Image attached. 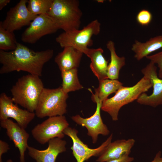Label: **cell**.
I'll return each mask as SVG.
<instances>
[{
    "mask_svg": "<svg viewBox=\"0 0 162 162\" xmlns=\"http://www.w3.org/2000/svg\"><path fill=\"white\" fill-rule=\"evenodd\" d=\"M143 76L148 79L152 84L153 92L150 95L145 93L141 94L136 100L139 104L155 107L162 105V79L158 76L157 67L151 62L141 70Z\"/></svg>",
    "mask_w": 162,
    "mask_h": 162,
    "instance_id": "13",
    "label": "cell"
},
{
    "mask_svg": "<svg viewBox=\"0 0 162 162\" xmlns=\"http://www.w3.org/2000/svg\"><path fill=\"white\" fill-rule=\"evenodd\" d=\"M69 125L64 115L49 117L35 126L32 130L31 134L38 142L44 145L52 139L63 138L65 136L63 131Z\"/></svg>",
    "mask_w": 162,
    "mask_h": 162,
    "instance_id": "7",
    "label": "cell"
},
{
    "mask_svg": "<svg viewBox=\"0 0 162 162\" xmlns=\"http://www.w3.org/2000/svg\"><path fill=\"white\" fill-rule=\"evenodd\" d=\"M28 2L27 0H20L15 6L10 8L4 20L0 22L4 29L14 32L30 25L37 16L32 14L28 10L26 6Z\"/></svg>",
    "mask_w": 162,
    "mask_h": 162,
    "instance_id": "10",
    "label": "cell"
},
{
    "mask_svg": "<svg viewBox=\"0 0 162 162\" xmlns=\"http://www.w3.org/2000/svg\"><path fill=\"white\" fill-rule=\"evenodd\" d=\"M92 98L97 104L96 111L92 116L84 118L77 115L72 116L71 118L78 124L86 128L87 135L92 137V143L94 144L97 142L99 135L107 136L109 134L110 131L101 118L100 110L102 102L93 93Z\"/></svg>",
    "mask_w": 162,
    "mask_h": 162,
    "instance_id": "9",
    "label": "cell"
},
{
    "mask_svg": "<svg viewBox=\"0 0 162 162\" xmlns=\"http://www.w3.org/2000/svg\"><path fill=\"white\" fill-rule=\"evenodd\" d=\"M134 158L129 155H125L117 159L110 160L107 162H132Z\"/></svg>",
    "mask_w": 162,
    "mask_h": 162,
    "instance_id": "28",
    "label": "cell"
},
{
    "mask_svg": "<svg viewBox=\"0 0 162 162\" xmlns=\"http://www.w3.org/2000/svg\"><path fill=\"white\" fill-rule=\"evenodd\" d=\"M152 87L150 80L143 76L132 86H122L113 97L102 102L101 109L108 113L113 121H117L119 111L122 106L137 100L141 94Z\"/></svg>",
    "mask_w": 162,
    "mask_h": 162,
    "instance_id": "3",
    "label": "cell"
},
{
    "mask_svg": "<svg viewBox=\"0 0 162 162\" xmlns=\"http://www.w3.org/2000/svg\"><path fill=\"white\" fill-rule=\"evenodd\" d=\"M135 142V140L133 138L118 140L111 142L98 156L96 161L107 162L125 155H129Z\"/></svg>",
    "mask_w": 162,
    "mask_h": 162,
    "instance_id": "16",
    "label": "cell"
},
{
    "mask_svg": "<svg viewBox=\"0 0 162 162\" xmlns=\"http://www.w3.org/2000/svg\"><path fill=\"white\" fill-rule=\"evenodd\" d=\"M17 42L14 32L4 29L0 23V50H14L16 47Z\"/></svg>",
    "mask_w": 162,
    "mask_h": 162,
    "instance_id": "23",
    "label": "cell"
},
{
    "mask_svg": "<svg viewBox=\"0 0 162 162\" xmlns=\"http://www.w3.org/2000/svg\"><path fill=\"white\" fill-rule=\"evenodd\" d=\"M48 147L44 150H39L28 146V154L36 162H56L58 155L66 151V141L55 138L48 142Z\"/></svg>",
    "mask_w": 162,
    "mask_h": 162,
    "instance_id": "15",
    "label": "cell"
},
{
    "mask_svg": "<svg viewBox=\"0 0 162 162\" xmlns=\"http://www.w3.org/2000/svg\"><path fill=\"white\" fill-rule=\"evenodd\" d=\"M61 75L62 80L61 87L65 93H68L83 88L78 78L77 68L62 71Z\"/></svg>",
    "mask_w": 162,
    "mask_h": 162,
    "instance_id": "22",
    "label": "cell"
},
{
    "mask_svg": "<svg viewBox=\"0 0 162 162\" xmlns=\"http://www.w3.org/2000/svg\"><path fill=\"white\" fill-rule=\"evenodd\" d=\"M0 125L6 130L7 135L9 139L19 149L20 162H26L25 154L28 146V141L29 134L25 129L9 118L0 120Z\"/></svg>",
    "mask_w": 162,
    "mask_h": 162,
    "instance_id": "14",
    "label": "cell"
},
{
    "mask_svg": "<svg viewBox=\"0 0 162 162\" xmlns=\"http://www.w3.org/2000/svg\"><path fill=\"white\" fill-rule=\"evenodd\" d=\"M47 14L64 32L79 29L82 13L78 0H53Z\"/></svg>",
    "mask_w": 162,
    "mask_h": 162,
    "instance_id": "4",
    "label": "cell"
},
{
    "mask_svg": "<svg viewBox=\"0 0 162 162\" xmlns=\"http://www.w3.org/2000/svg\"><path fill=\"white\" fill-rule=\"evenodd\" d=\"M65 135L70 137L73 142L70 148L77 162H84L92 156H99L108 144L112 142L113 134H111L100 146L95 148H91L84 144L77 136L78 130L68 127L63 131Z\"/></svg>",
    "mask_w": 162,
    "mask_h": 162,
    "instance_id": "11",
    "label": "cell"
},
{
    "mask_svg": "<svg viewBox=\"0 0 162 162\" xmlns=\"http://www.w3.org/2000/svg\"><path fill=\"white\" fill-rule=\"evenodd\" d=\"M100 23L95 20L81 30L64 32L56 37V40L62 48L72 47L85 54L88 47L92 44V36L100 33Z\"/></svg>",
    "mask_w": 162,
    "mask_h": 162,
    "instance_id": "6",
    "label": "cell"
},
{
    "mask_svg": "<svg viewBox=\"0 0 162 162\" xmlns=\"http://www.w3.org/2000/svg\"><path fill=\"white\" fill-rule=\"evenodd\" d=\"M146 58L156 64L159 68L158 76L159 78L162 79V51L154 54L148 56Z\"/></svg>",
    "mask_w": 162,
    "mask_h": 162,
    "instance_id": "26",
    "label": "cell"
},
{
    "mask_svg": "<svg viewBox=\"0 0 162 162\" xmlns=\"http://www.w3.org/2000/svg\"><path fill=\"white\" fill-rule=\"evenodd\" d=\"M63 48V51L57 55L54 59L61 71L77 68L83 53L70 46Z\"/></svg>",
    "mask_w": 162,
    "mask_h": 162,
    "instance_id": "18",
    "label": "cell"
},
{
    "mask_svg": "<svg viewBox=\"0 0 162 162\" xmlns=\"http://www.w3.org/2000/svg\"><path fill=\"white\" fill-rule=\"evenodd\" d=\"M34 112L19 108L11 98L4 92L0 95V120L12 118L22 128L26 129L35 116Z\"/></svg>",
    "mask_w": 162,
    "mask_h": 162,
    "instance_id": "12",
    "label": "cell"
},
{
    "mask_svg": "<svg viewBox=\"0 0 162 162\" xmlns=\"http://www.w3.org/2000/svg\"><path fill=\"white\" fill-rule=\"evenodd\" d=\"M53 0H29L27 8L32 14L38 16L46 14L52 5Z\"/></svg>",
    "mask_w": 162,
    "mask_h": 162,
    "instance_id": "24",
    "label": "cell"
},
{
    "mask_svg": "<svg viewBox=\"0 0 162 162\" xmlns=\"http://www.w3.org/2000/svg\"><path fill=\"white\" fill-rule=\"evenodd\" d=\"M104 50L101 47L88 48L85 55L90 58V67L99 81L108 79L107 76L108 61L103 55Z\"/></svg>",
    "mask_w": 162,
    "mask_h": 162,
    "instance_id": "17",
    "label": "cell"
},
{
    "mask_svg": "<svg viewBox=\"0 0 162 162\" xmlns=\"http://www.w3.org/2000/svg\"><path fill=\"white\" fill-rule=\"evenodd\" d=\"M123 86V83L116 80L104 79L99 81L98 88L95 89L94 94L101 102L108 96L117 91Z\"/></svg>",
    "mask_w": 162,
    "mask_h": 162,
    "instance_id": "21",
    "label": "cell"
},
{
    "mask_svg": "<svg viewBox=\"0 0 162 162\" xmlns=\"http://www.w3.org/2000/svg\"><path fill=\"white\" fill-rule=\"evenodd\" d=\"M10 149L9 145L7 142L0 140V162H2V156Z\"/></svg>",
    "mask_w": 162,
    "mask_h": 162,
    "instance_id": "27",
    "label": "cell"
},
{
    "mask_svg": "<svg viewBox=\"0 0 162 162\" xmlns=\"http://www.w3.org/2000/svg\"><path fill=\"white\" fill-rule=\"evenodd\" d=\"M161 152L159 151L156 154L153 160L150 162H162Z\"/></svg>",
    "mask_w": 162,
    "mask_h": 162,
    "instance_id": "29",
    "label": "cell"
},
{
    "mask_svg": "<svg viewBox=\"0 0 162 162\" xmlns=\"http://www.w3.org/2000/svg\"><path fill=\"white\" fill-rule=\"evenodd\" d=\"M97 1H98L97 2H101L102 3V2H103L104 1L103 0H101V1L98 0Z\"/></svg>",
    "mask_w": 162,
    "mask_h": 162,
    "instance_id": "32",
    "label": "cell"
},
{
    "mask_svg": "<svg viewBox=\"0 0 162 162\" xmlns=\"http://www.w3.org/2000/svg\"><path fill=\"white\" fill-rule=\"evenodd\" d=\"M10 1V0H0V10H2Z\"/></svg>",
    "mask_w": 162,
    "mask_h": 162,
    "instance_id": "30",
    "label": "cell"
},
{
    "mask_svg": "<svg viewBox=\"0 0 162 162\" xmlns=\"http://www.w3.org/2000/svg\"><path fill=\"white\" fill-rule=\"evenodd\" d=\"M53 51H34L17 42L16 49L9 52L0 50V74L24 71L41 76L44 65L52 57Z\"/></svg>",
    "mask_w": 162,
    "mask_h": 162,
    "instance_id": "1",
    "label": "cell"
},
{
    "mask_svg": "<svg viewBox=\"0 0 162 162\" xmlns=\"http://www.w3.org/2000/svg\"><path fill=\"white\" fill-rule=\"evenodd\" d=\"M39 76L28 74L19 78L10 89L14 102L34 112L44 85Z\"/></svg>",
    "mask_w": 162,
    "mask_h": 162,
    "instance_id": "2",
    "label": "cell"
},
{
    "mask_svg": "<svg viewBox=\"0 0 162 162\" xmlns=\"http://www.w3.org/2000/svg\"><path fill=\"white\" fill-rule=\"evenodd\" d=\"M106 46L110 54V61L108 64L107 70L108 78L117 80L120 70L125 64V58L117 55L115 44L112 41H108Z\"/></svg>",
    "mask_w": 162,
    "mask_h": 162,
    "instance_id": "20",
    "label": "cell"
},
{
    "mask_svg": "<svg viewBox=\"0 0 162 162\" xmlns=\"http://www.w3.org/2000/svg\"><path fill=\"white\" fill-rule=\"evenodd\" d=\"M59 28L53 20L46 14L38 15L24 31L21 40L33 44L42 37L56 32Z\"/></svg>",
    "mask_w": 162,
    "mask_h": 162,
    "instance_id": "8",
    "label": "cell"
},
{
    "mask_svg": "<svg viewBox=\"0 0 162 162\" xmlns=\"http://www.w3.org/2000/svg\"><path fill=\"white\" fill-rule=\"evenodd\" d=\"M68 97V93L63 91L61 86L55 89L44 88L34 112L36 116L43 118L64 115L67 112Z\"/></svg>",
    "mask_w": 162,
    "mask_h": 162,
    "instance_id": "5",
    "label": "cell"
},
{
    "mask_svg": "<svg viewBox=\"0 0 162 162\" xmlns=\"http://www.w3.org/2000/svg\"><path fill=\"white\" fill-rule=\"evenodd\" d=\"M152 19V13L149 10L144 9L140 10L136 17L137 22L142 26H148L151 22Z\"/></svg>",
    "mask_w": 162,
    "mask_h": 162,
    "instance_id": "25",
    "label": "cell"
},
{
    "mask_svg": "<svg viewBox=\"0 0 162 162\" xmlns=\"http://www.w3.org/2000/svg\"><path fill=\"white\" fill-rule=\"evenodd\" d=\"M162 48V35L150 38L145 42L135 40L131 50L134 53V57L140 61L152 52Z\"/></svg>",
    "mask_w": 162,
    "mask_h": 162,
    "instance_id": "19",
    "label": "cell"
},
{
    "mask_svg": "<svg viewBox=\"0 0 162 162\" xmlns=\"http://www.w3.org/2000/svg\"><path fill=\"white\" fill-rule=\"evenodd\" d=\"M6 162H13L12 160L11 159H9Z\"/></svg>",
    "mask_w": 162,
    "mask_h": 162,
    "instance_id": "31",
    "label": "cell"
}]
</instances>
